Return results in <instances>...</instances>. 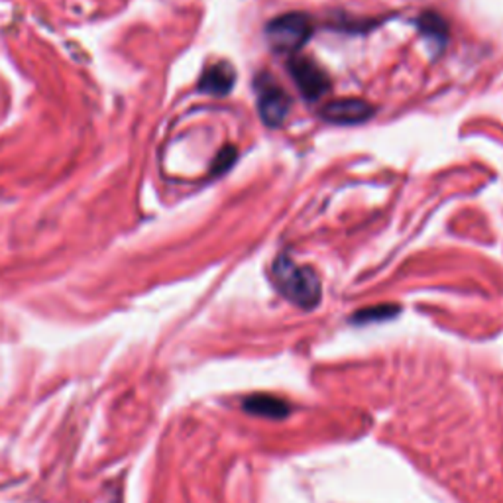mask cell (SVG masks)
Masks as SVG:
<instances>
[{
  "mask_svg": "<svg viewBox=\"0 0 503 503\" xmlns=\"http://www.w3.org/2000/svg\"><path fill=\"white\" fill-rule=\"evenodd\" d=\"M419 30L425 36H429L436 41H444L448 36V24L446 20L436 13H425L419 18Z\"/></svg>",
  "mask_w": 503,
  "mask_h": 503,
  "instance_id": "ba28073f",
  "label": "cell"
},
{
  "mask_svg": "<svg viewBox=\"0 0 503 503\" xmlns=\"http://www.w3.org/2000/svg\"><path fill=\"white\" fill-rule=\"evenodd\" d=\"M398 313V307H378V309H366V311H360L356 315V321L360 323H368V321H374V319H388V316H393Z\"/></svg>",
  "mask_w": 503,
  "mask_h": 503,
  "instance_id": "9c48e42d",
  "label": "cell"
},
{
  "mask_svg": "<svg viewBox=\"0 0 503 503\" xmlns=\"http://www.w3.org/2000/svg\"><path fill=\"white\" fill-rule=\"evenodd\" d=\"M291 111V98L278 83L261 85L258 98V113L266 126H281Z\"/></svg>",
  "mask_w": 503,
  "mask_h": 503,
  "instance_id": "277c9868",
  "label": "cell"
},
{
  "mask_svg": "<svg viewBox=\"0 0 503 503\" xmlns=\"http://www.w3.org/2000/svg\"><path fill=\"white\" fill-rule=\"evenodd\" d=\"M313 34V22L303 13H289L273 18L266 28V38L273 51L295 53L299 51Z\"/></svg>",
  "mask_w": 503,
  "mask_h": 503,
  "instance_id": "7a4b0ae2",
  "label": "cell"
},
{
  "mask_svg": "<svg viewBox=\"0 0 503 503\" xmlns=\"http://www.w3.org/2000/svg\"><path fill=\"white\" fill-rule=\"evenodd\" d=\"M244 411L264 419H283L288 417L291 407L289 403L283 401L281 398L260 393V396H250L244 399Z\"/></svg>",
  "mask_w": 503,
  "mask_h": 503,
  "instance_id": "52a82bcc",
  "label": "cell"
},
{
  "mask_svg": "<svg viewBox=\"0 0 503 503\" xmlns=\"http://www.w3.org/2000/svg\"><path fill=\"white\" fill-rule=\"evenodd\" d=\"M234 81H236V73L233 69V65L226 61H218L205 71L201 79V91L215 96H224L233 91Z\"/></svg>",
  "mask_w": 503,
  "mask_h": 503,
  "instance_id": "8992f818",
  "label": "cell"
},
{
  "mask_svg": "<svg viewBox=\"0 0 503 503\" xmlns=\"http://www.w3.org/2000/svg\"><path fill=\"white\" fill-rule=\"evenodd\" d=\"M374 116V106L362 98H341L323 106L321 118L333 124H362Z\"/></svg>",
  "mask_w": 503,
  "mask_h": 503,
  "instance_id": "5b68a950",
  "label": "cell"
},
{
  "mask_svg": "<svg viewBox=\"0 0 503 503\" xmlns=\"http://www.w3.org/2000/svg\"><path fill=\"white\" fill-rule=\"evenodd\" d=\"M289 73L293 81L297 83L301 95L309 98V101L321 98L331 87L329 75H326L323 68H319V63L313 61L311 58H293L289 61Z\"/></svg>",
  "mask_w": 503,
  "mask_h": 503,
  "instance_id": "3957f363",
  "label": "cell"
},
{
  "mask_svg": "<svg viewBox=\"0 0 503 503\" xmlns=\"http://www.w3.org/2000/svg\"><path fill=\"white\" fill-rule=\"evenodd\" d=\"M236 160V151H234V148H224L223 151H221V156H218V160H216V163H215V171H224V169H228L233 166V161Z\"/></svg>",
  "mask_w": 503,
  "mask_h": 503,
  "instance_id": "30bf717a",
  "label": "cell"
},
{
  "mask_svg": "<svg viewBox=\"0 0 503 503\" xmlns=\"http://www.w3.org/2000/svg\"><path fill=\"white\" fill-rule=\"evenodd\" d=\"M273 281L301 309H315L321 301L319 276L307 266H297L288 256H279L273 261Z\"/></svg>",
  "mask_w": 503,
  "mask_h": 503,
  "instance_id": "6da1fadb",
  "label": "cell"
}]
</instances>
